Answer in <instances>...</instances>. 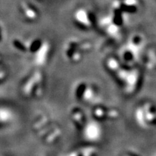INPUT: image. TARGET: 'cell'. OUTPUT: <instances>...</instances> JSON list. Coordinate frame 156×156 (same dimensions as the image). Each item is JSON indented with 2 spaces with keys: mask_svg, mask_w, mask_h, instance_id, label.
<instances>
[{
  "mask_svg": "<svg viewBox=\"0 0 156 156\" xmlns=\"http://www.w3.org/2000/svg\"><path fill=\"white\" fill-rule=\"evenodd\" d=\"M107 67L111 71L116 73L117 77L124 84V91L127 94H133L138 88L140 82V72L136 68L126 69L122 67L119 62L114 58H108Z\"/></svg>",
  "mask_w": 156,
  "mask_h": 156,
  "instance_id": "obj_1",
  "label": "cell"
},
{
  "mask_svg": "<svg viewBox=\"0 0 156 156\" xmlns=\"http://www.w3.org/2000/svg\"><path fill=\"white\" fill-rule=\"evenodd\" d=\"M141 106L148 129L156 126V106L151 102L144 103Z\"/></svg>",
  "mask_w": 156,
  "mask_h": 156,
  "instance_id": "obj_2",
  "label": "cell"
},
{
  "mask_svg": "<svg viewBox=\"0 0 156 156\" xmlns=\"http://www.w3.org/2000/svg\"><path fill=\"white\" fill-rule=\"evenodd\" d=\"M75 21L77 24L80 25L82 28H89L92 26L90 15L84 9H79L75 12L74 15Z\"/></svg>",
  "mask_w": 156,
  "mask_h": 156,
  "instance_id": "obj_3",
  "label": "cell"
},
{
  "mask_svg": "<svg viewBox=\"0 0 156 156\" xmlns=\"http://www.w3.org/2000/svg\"><path fill=\"white\" fill-rule=\"evenodd\" d=\"M20 10L25 18L29 21H34L38 18V14L36 9L32 7L30 4L23 2L20 5Z\"/></svg>",
  "mask_w": 156,
  "mask_h": 156,
  "instance_id": "obj_4",
  "label": "cell"
},
{
  "mask_svg": "<svg viewBox=\"0 0 156 156\" xmlns=\"http://www.w3.org/2000/svg\"><path fill=\"white\" fill-rule=\"evenodd\" d=\"M49 45L47 43L42 44L41 46L36 52V62L37 64H44L48 58L49 53Z\"/></svg>",
  "mask_w": 156,
  "mask_h": 156,
  "instance_id": "obj_5",
  "label": "cell"
},
{
  "mask_svg": "<svg viewBox=\"0 0 156 156\" xmlns=\"http://www.w3.org/2000/svg\"><path fill=\"white\" fill-rule=\"evenodd\" d=\"M124 156H136V155H133V154H127V155H124Z\"/></svg>",
  "mask_w": 156,
  "mask_h": 156,
  "instance_id": "obj_6",
  "label": "cell"
},
{
  "mask_svg": "<svg viewBox=\"0 0 156 156\" xmlns=\"http://www.w3.org/2000/svg\"><path fill=\"white\" fill-rule=\"evenodd\" d=\"M151 156H156V151L154 152V153L152 154V155Z\"/></svg>",
  "mask_w": 156,
  "mask_h": 156,
  "instance_id": "obj_7",
  "label": "cell"
}]
</instances>
